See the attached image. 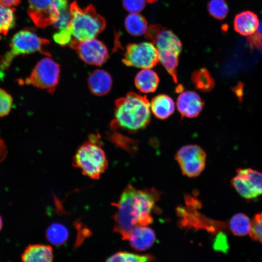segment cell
<instances>
[{
	"instance_id": "cell-14",
	"label": "cell",
	"mask_w": 262,
	"mask_h": 262,
	"mask_svg": "<svg viewBox=\"0 0 262 262\" xmlns=\"http://www.w3.org/2000/svg\"><path fill=\"white\" fill-rule=\"evenodd\" d=\"M147 226H141L134 228L129 232L126 239L131 246L136 250H146L150 248L155 242L154 231Z\"/></svg>"
},
{
	"instance_id": "cell-16",
	"label": "cell",
	"mask_w": 262,
	"mask_h": 262,
	"mask_svg": "<svg viewBox=\"0 0 262 262\" xmlns=\"http://www.w3.org/2000/svg\"><path fill=\"white\" fill-rule=\"evenodd\" d=\"M88 84L90 91L97 96L107 94L111 89L112 79L107 71L102 69L94 71L88 79Z\"/></svg>"
},
{
	"instance_id": "cell-28",
	"label": "cell",
	"mask_w": 262,
	"mask_h": 262,
	"mask_svg": "<svg viewBox=\"0 0 262 262\" xmlns=\"http://www.w3.org/2000/svg\"><path fill=\"white\" fill-rule=\"evenodd\" d=\"M249 234L253 240L262 244V212L257 214L251 221Z\"/></svg>"
},
{
	"instance_id": "cell-6",
	"label": "cell",
	"mask_w": 262,
	"mask_h": 262,
	"mask_svg": "<svg viewBox=\"0 0 262 262\" xmlns=\"http://www.w3.org/2000/svg\"><path fill=\"white\" fill-rule=\"evenodd\" d=\"M60 72L59 65L52 59L45 57L37 63L25 83L52 93L58 83Z\"/></svg>"
},
{
	"instance_id": "cell-22",
	"label": "cell",
	"mask_w": 262,
	"mask_h": 262,
	"mask_svg": "<svg viewBox=\"0 0 262 262\" xmlns=\"http://www.w3.org/2000/svg\"><path fill=\"white\" fill-rule=\"evenodd\" d=\"M251 226V221L245 214L238 213L230 219L228 227L233 234L236 236H245L249 234Z\"/></svg>"
},
{
	"instance_id": "cell-31",
	"label": "cell",
	"mask_w": 262,
	"mask_h": 262,
	"mask_svg": "<svg viewBox=\"0 0 262 262\" xmlns=\"http://www.w3.org/2000/svg\"><path fill=\"white\" fill-rule=\"evenodd\" d=\"M247 42L251 48L262 49V33L258 31L249 35Z\"/></svg>"
},
{
	"instance_id": "cell-32",
	"label": "cell",
	"mask_w": 262,
	"mask_h": 262,
	"mask_svg": "<svg viewBox=\"0 0 262 262\" xmlns=\"http://www.w3.org/2000/svg\"><path fill=\"white\" fill-rule=\"evenodd\" d=\"M228 247L225 235H221V234H219V236L217 237L216 241L214 242V248L225 251Z\"/></svg>"
},
{
	"instance_id": "cell-24",
	"label": "cell",
	"mask_w": 262,
	"mask_h": 262,
	"mask_svg": "<svg viewBox=\"0 0 262 262\" xmlns=\"http://www.w3.org/2000/svg\"><path fill=\"white\" fill-rule=\"evenodd\" d=\"M46 237L52 244L56 246L62 245L67 240L68 231L63 224L53 223L47 229Z\"/></svg>"
},
{
	"instance_id": "cell-11",
	"label": "cell",
	"mask_w": 262,
	"mask_h": 262,
	"mask_svg": "<svg viewBox=\"0 0 262 262\" xmlns=\"http://www.w3.org/2000/svg\"><path fill=\"white\" fill-rule=\"evenodd\" d=\"M69 45L76 51L81 59L88 65L100 66L109 58L105 45L95 38L83 41H72Z\"/></svg>"
},
{
	"instance_id": "cell-4",
	"label": "cell",
	"mask_w": 262,
	"mask_h": 262,
	"mask_svg": "<svg viewBox=\"0 0 262 262\" xmlns=\"http://www.w3.org/2000/svg\"><path fill=\"white\" fill-rule=\"evenodd\" d=\"M99 138L92 135L77 149L73 160L74 167L83 175L98 180L108 166L106 154L101 147Z\"/></svg>"
},
{
	"instance_id": "cell-30",
	"label": "cell",
	"mask_w": 262,
	"mask_h": 262,
	"mask_svg": "<svg viewBox=\"0 0 262 262\" xmlns=\"http://www.w3.org/2000/svg\"><path fill=\"white\" fill-rule=\"evenodd\" d=\"M147 0H122L124 9L131 13H138L143 10Z\"/></svg>"
},
{
	"instance_id": "cell-27",
	"label": "cell",
	"mask_w": 262,
	"mask_h": 262,
	"mask_svg": "<svg viewBox=\"0 0 262 262\" xmlns=\"http://www.w3.org/2000/svg\"><path fill=\"white\" fill-rule=\"evenodd\" d=\"M207 8L210 15L218 19H224L229 12V8L225 0H211Z\"/></svg>"
},
{
	"instance_id": "cell-34",
	"label": "cell",
	"mask_w": 262,
	"mask_h": 262,
	"mask_svg": "<svg viewBox=\"0 0 262 262\" xmlns=\"http://www.w3.org/2000/svg\"><path fill=\"white\" fill-rule=\"evenodd\" d=\"M2 221L1 216H0V231L2 228Z\"/></svg>"
},
{
	"instance_id": "cell-3",
	"label": "cell",
	"mask_w": 262,
	"mask_h": 262,
	"mask_svg": "<svg viewBox=\"0 0 262 262\" xmlns=\"http://www.w3.org/2000/svg\"><path fill=\"white\" fill-rule=\"evenodd\" d=\"M114 115L111 127L135 132L145 128L150 121V103L146 96L129 92L115 102Z\"/></svg>"
},
{
	"instance_id": "cell-29",
	"label": "cell",
	"mask_w": 262,
	"mask_h": 262,
	"mask_svg": "<svg viewBox=\"0 0 262 262\" xmlns=\"http://www.w3.org/2000/svg\"><path fill=\"white\" fill-rule=\"evenodd\" d=\"M13 102L12 96L4 90L0 88V117L10 112Z\"/></svg>"
},
{
	"instance_id": "cell-26",
	"label": "cell",
	"mask_w": 262,
	"mask_h": 262,
	"mask_svg": "<svg viewBox=\"0 0 262 262\" xmlns=\"http://www.w3.org/2000/svg\"><path fill=\"white\" fill-rule=\"evenodd\" d=\"M154 258L151 255H139L128 252L119 251L110 256L106 261L107 262H143L152 261Z\"/></svg>"
},
{
	"instance_id": "cell-17",
	"label": "cell",
	"mask_w": 262,
	"mask_h": 262,
	"mask_svg": "<svg viewBox=\"0 0 262 262\" xmlns=\"http://www.w3.org/2000/svg\"><path fill=\"white\" fill-rule=\"evenodd\" d=\"M21 259L26 262H50L53 259V249L47 245H30L24 250Z\"/></svg>"
},
{
	"instance_id": "cell-19",
	"label": "cell",
	"mask_w": 262,
	"mask_h": 262,
	"mask_svg": "<svg viewBox=\"0 0 262 262\" xmlns=\"http://www.w3.org/2000/svg\"><path fill=\"white\" fill-rule=\"evenodd\" d=\"M159 78L157 73L150 68H144L139 72L134 80L136 87L143 93L154 92L159 84Z\"/></svg>"
},
{
	"instance_id": "cell-10",
	"label": "cell",
	"mask_w": 262,
	"mask_h": 262,
	"mask_svg": "<svg viewBox=\"0 0 262 262\" xmlns=\"http://www.w3.org/2000/svg\"><path fill=\"white\" fill-rule=\"evenodd\" d=\"M28 0V15L38 27L43 28L53 24L61 16L56 0Z\"/></svg>"
},
{
	"instance_id": "cell-2",
	"label": "cell",
	"mask_w": 262,
	"mask_h": 262,
	"mask_svg": "<svg viewBox=\"0 0 262 262\" xmlns=\"http://www.w3.org/2000/svg\"><path fill=\"white\" fill-rule=\"evenodd\" d=\"M70 19L67 26L55 33L54 41L61 46L72 41H83L95 38L105 29V19L98 14L92 5L81 8L76 2L69 7Z\"/></svg>"
},
{
	"instance_id": "cell-23",
	"label": "cell",
	"mask_w": 262,
	"mask_h": 262,
	"mask_svg": "<svg viewBox=\"0 0 262 262\" xmlns=\"http://www.w3.org/2000/svg\"><path fill=\"white\" fill-rule=\"evenodd\" d=\"M191 80L195 87L202 92H209L214 86V80L205 68L194 72L191 76Z\"/></svg>"
},
{
	"instance_id": "cell-5",
	"label": "cell",
	"mask_w": 262,
	"mask_h": 262,
	"mask_svg": "<svg viewBox=\"0 0 262 262\" xmlns=\"http://www.w3.org/2000/svg\"><path fill=\"white\" fill-rule=\"evenodd\" d=\"M49 43L48 39L39 37L30 31L24 30L17 32L11 41L9 50L0 57V74L4 73L14 59L18 55L40 52L50 56V54L44 49Z\"/></svg>"
},
{
	"instance_id": "cell-12",
	"label": "cell",
	"mask_w": 262,
	"mask_h": 262,
	"mask_svg": "<svg viewBox=\"0 0 262 262\" xmlns=\"http://www.w3.org/2000/svg\"><path fill=\"white\" fill-rule=\"evenodd\" d=\"M146 35L147 38L155 45L157 50L171 51L180 54L181 43L171 31L159 25H151L148 26Z\"/></svg>"
},
{
	"instance_id": "cell-15",
	"label": "cell",
	"mask_w": 262,
	"mask_h": 262,
	"mask_svg": "<svg viewBox=\"0 0 262 262\" xmlns=\"http://www.w3.org/2000/svg\"><path fill=\"white\" fill-rule=\"evenodd\" d=\"M259 25L258 16L250 11L236 15L233 21L235 31L243 36H249L256 32Z\"/></svg>"
},
{
	"instance_id": "cell-1",
	"label": "cell",
	"mask_w": 262,
	"mask_h": 262,
	"mask_svg": "<svg viewBox=\"0 0 262 262\" xmlns=\"http://www.w3.org/2000/svg\"><path fill=\"white\" fill-rule=\"evenodd\" d=\"M159 196V192L155 188L140 190L128 184L118 201L112 204L116 209L114 215V231L126 240L134 228L152 223V211Z\"/></svg>"
},
{
	"instance_id": "cell-33",
	"label": "cell",
	"mask_w": 262,
	"mask_h": 262,
	"mask_svg": "<svg viewBox=\"0 0 262 262\" xmlns=\"http://www.w3.org/2000/svg\"><path fill=\"white\" fill-rule=\"evenodd\" d=\"M21 0H0V5L13 7L17 6Z\"/></svg>"
},
{
	"instance_id": "cell-21",
	"label": "cell",
	"mask_w": 262,
	"mask_h": 262,
	"mask_svg": "<svg viewBox=\"0 0 262 262\" xmlns=\"http://www.w3.org/2000/svg\"><path fill=\"white\" fill-rule=\"evenodd\" d=\"M179 53L171 51L158 50V59L175 82H177V68Z\"/></svg>"
},
{
	"instance_id": "cell-13",
	"label": "cell",
	"mask_w": 262,
	"mask_h": 262,
	"mask_svg": "<svg viewBox=\"0 0 262 262\" xmlns=\"http://www.w3.org/2000/svg\"><path fill=\"white\" fill-rule=\"evenodd\" d=\"M203 106L204 102L200 96L192 91L181 92L177 100V108L182 117L193 118L197 116Z\"/></svg>"
},
{
	"instance_id": "cell-8",
	"label": "cell",
	"mask_w": 262,
	"mask_h": 262,
	"mask_svg": "<svg viewBox=\"0 0 262 262\" xmlns=\"http://www.w3.org/2000/svg\"><path fill=\"white\" fill-rule=\"evenodd\" d=\"M182 174L188 177H196L204 170L206 155L197 145H187L181 147L175 155Z\"/></svg>"
},
{
	"instance_id": "cell-35",
	"label": "cell",
	"mask_w": 262,
	"mask_h": 262,
	"mask_svg": "<svg viewBox=\"0 0 262 262\" xmlns=\"http://www.w3.org/2000/svg\"><path fill=\"white\" fill-rule=\"evenodd\" d=\"M148 3H153L156 1L157 0H147Z\"/></svg>"
},
{
	"instance_id": "cell-9",
	"label": "cell",
	"mask_w": 262,
	"mask_h": 262,
	"mask_svg": "<svg viewBox=\"0 0 262 262\" xmlns=\"http://www.w3.org/2000/svg\"><path fill=\"white\" fill-rule=\"evenodd\" d=\"M231 184L244 198L250 200L262 194V173L250 168H240Z\"/></svg>"
},
{
	"instance_id": "cell-25",
	"label": "cell",
	"mask_w": 262,
	"mask_h": 262,
	"mask_svg": "<svg viewBox=\"0 0 262 262\" xmlns=\"http://www.w3.org/2000/svg\"><path fill=\"white\" fill-rule=\"evenodd\" d=\"M16 9L0 5V34L6 35L16 24Z\"/></svg>"
},
{
	"instance_id": "cell-20",
	"label": "cell",
	"mask_w": 262,
	"mask_h": 262,
	"mask_svg": "<svg viewBox=\"0 0 262 262\" xmlns=\"http://www.w3.org/2000/svg\"><path fill=\"white\" fill-rule=\"evenodd\" d=\"M125 27L127 32L135 36L146 33L148 26L146 18L138 13H131L125 18Z\"/></svg>"
},
{
	"instance_id": "cell-18",
	"label": "cell",
	"mask_w": 262,
	"mask_h": 262,
	"mask_svg": "<svg viewBox=\"0 0 262 262\" xmlns=\"http://www.w3.org/2000/svg\"><path fill=\"white\" fill-rule=\"evenodd\" d=\"M150 108L155 116L159 119H164L173 113L175 103L170 96L160 94L152 98Z\"/></svg>"
},
{
	"instance_id": "cell-7",
	"label": "cell",
	"mask_w": 262,
	"mask_h": 262,
	"mask_svg": "<svg viewBox=\"0 0 262 262\" xmlns=\"http://www.w3.org/2000/svg\"><path fill=\"white\" fill-rule=\"evenodd\" d=\"M158 50L150 42L128 44L126 47L123 63L129 66L150 68L158 62Z\"/></svg>"
}]
</instances>
